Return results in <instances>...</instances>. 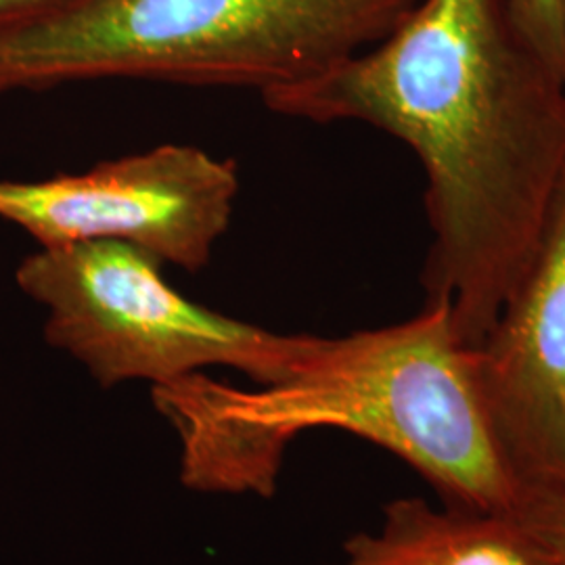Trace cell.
Instances as JSON below:
<instances>
[{
    "label": "cell",
    "mask_w": 565,
    "mask_h": 565,
    "mask_svg": "<svg viewBox=\"0 0 565 565\" xmlns=\"http://www.w3.org/2000/svg\"><path fill=\"white\" fill-rule=\"evenodd\" d=\"M422 0H81L0 32V95L93 81L247 86L317 78Z\"/></svg>",
    "instance_id": "3"
},
{
    "label": "cell",
    "mask_w": 565,
    "mask_h": 565,
    "mask_svg": "<svg viewBox=\"0 0 565 565\" xmlns=\"http://www.w3.org/2000/svg\"><path fill=\"white\" fill-rule=\"evenodd\" d=\"M151 398L177 434L181 482L193 492L270 499L291 443L338 429L398 457L443 505L513 513L522 501L443 303L404 323L319 338L279 384L198 373L151 387Z\"/></svg>",
    "instance_id": "2"
},
{
    "label": "cell",
    "mask_w": 565,
    "mask_h": 565,
    "mask_svg": "<svg viewBox=\"0 0 565 565\" xmlns=\"http://www.w3.org/2000/svg\"><path fill=\"white\" fill-rule=\"evenodd\" d=\"M239 172L193 145H162L82 174L0 181V218L41 247L124 242L200 270L228 231Z\"/></svg>",
    "instance_id": "5"
},
{
    "label": "cell",
    "mask_w": 565,
    "mask_h": 565,
    "mask_svg": "<svg viewBox=\"0 0 565 565\" xmlns=\"http://www.w3.org/2000/svg\"><path fill=\"white\" fill-rule=\"evenodd\" d=\"M527 42L565 78V18L562 0H507Z\"/></svg>",
    "instance_id": "8"
},
{
    "label": "cell",
    "mask_w": 565,
    "mask_h": 565,
    "mask_svg": "<svg viewBox=\"0 0 565 565\" xmlns=\"http://www.w3.org/2000/svg\"><path fill=\"white\" fill-rule=\"evenodd\" d=\"M513 515L545 546L551 565H565V494L524 488Z\"/></svg>",
    "instance_id": "9"
},
{
    "label": "cell",
    "mask_w": 565,
    "mask_h": 565,
    "mask_svg": "<svg viewBox=\"0 0 565 565\" xmlns=\"http://www.w3.org/2000/svg\"><path fill=\"white\" fill-rule=\"evenodd\" d=\"M335 565H551V559L513 513L438 509L403 497L384 507L377 532H359L343 543Z\"/></svg>",
    "instance_id": "7"
},
{
    "label": "cell",
    "mask_w": 565,
    "mask_h": 565,
    "mask_svg": "<svg viewBox=\"0 0 565 565\" xmlns=\"http://www.w3.org/2000/svg\"><path fill=\"white\" fill-rule=\"evenodd\" d=\"M564 2V18H565V0H562Z\"/></svg>",
    "instance_id": "11"
},
{
    "label": "cell",
    "mask_w": 565,
    "mask_h": 565,
    "mask_svg": "<svg viewBox=\"0 0 565 565\" xmlns=\"http://www.w3.org/2000/svg\"><path fill=\"white\" fill-rule=\"evenodd\" d=\"M469 361L511 473L522 488L565 494V172L520 281Z\"/></svg>",
    "instance_id": "6"
},
{
    "label": "cell",
    "mask_w": 565,
    "mask_h": 565,
    "mask_svg": "<svg viewBox=\"0 0 565 565\" xmlns=\"http://www.w3.org/2000/svg\"><path fill=\"white\" fill-rule=\"evenodd\" d=\"M81 0H0V32L25 21L51 15Z\"/></svg>",
    "instance_id": "10"
},
{
    "label": "cell",
    "mask_w": 565,
    "mask_h": 565,
    "mask_svg": "<svg viewBox=\"0 0 565 565\" xmlns=\"http://www.w3.org/2000/svg\"><path fill=\"white\" fill-rule=\"evenodd\" d=\"M263 99L289 118L371 124L417 153L425 303L446 306L465 348L482 342L565 172V78L507 0H422L384 41Z\"/></svg>",
    "instance_id": "1"
},
{
    "label": "cell",
    "mask_w": 565,
    "mask_h": 565,
    "mask_svg": "<svg viewBox=\"0 0 565 565\" xmlns=\"http://www.w3.org/2000/svg\"><path fill=\"white\" fill-rule=\"evenodd\" d=\"M162 266L132 243H70L23 258L15 281L46 308V343L105 390L172 384L210 366L235 369L256 385L279 384L319 342L193 302L166 281Z\"/></svg>",
    "instance_id": "4"
}]
</instances>
